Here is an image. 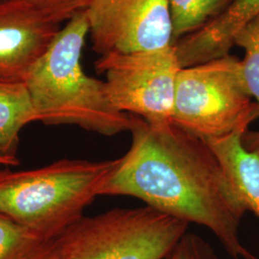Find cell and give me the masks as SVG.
Here are the masks:
<instances>
[{
    "label": "cell",
    "mask_w": 259,
    "mask_h": 259,
    "mask_svg": "<svg viewBox=\"0 0 259 259\" xmlns=\"http://www.w3.org/2000/svg\"><path fill=\"white\" fill-rule=\"evenodd\" d=\"M166 259H217V255L203 237L187 232Z\"/></svg>",
    "instance_id": "9a60e30c"
},
{
    "label": "cell",
    "mask_w": 259,
    "mask_h": 259,
    "mask_svg": "<svg viewBox=\"0 0 259 259\" xmlns=\"http://www.w3.org/2000/svg\"><path fill=\"white\" fill-rule=\"evenodd\" d=\"M89 36L85 9L69 19L25 81L37 114L45 125H75L106 137L131 132L139 116L118 111L105 81L83 71L81 59Z\"/></svg>",
    "instance_id": "7a4b0ae2"
},
{
    "label": "cell",
    "mask_w": 259,
    "mask_h": 259,
    "mask_svg": "<svg viewBox=\"0 0 259 259\" xmlns=\"http://www.w3.org/2000/svg\"><path fill=\"white\" fill-rule=\"evenodd\" d=\"M233 0H168L174 41L218 19ZM173 41V42H174Z\"/></svg>",
    "instance_id": "4fadbf2b"
},
{
    "label": "cell",
    "mask_w": 259,
    "mask_h": 259,
    "mask_svg": "<svg viewBox=\"0 0 259 259\" xmlns=\"http://www.w3.org/2000/svg\"><path fill=\"white\" fill-rule=\"evenodd\" d=\"M37 121L25 83L0 82V157H17L20 131Z\"/></svg>",
    "instance_id": "8fae6325"
},
{
    "label": "cell",
    "mask_w": 259,
    "mask_h": 259,
    "mask_svg": "<svg viewBox=\"0 0 259 259\" xmlns=\"http://www.w3.org/2000/svg\"><path fill=\"white\" fill-rule=\"evenodd\" d=\"M189 224L145 205L84 216L59 235L63 259H166Z\"/></svg>",
    "instance_id": "5b68a950"
},
{
    "label": "cell",
    "mask_w": 259,
    "mask_h": 259,
    "mask_svg": "<svg viewBox=\"0 0 259 259\" xmlns=\"http://www.w3.org/2000/svg\"><path fill=\"white\" fill-rule=\"evenodd\" d=\"M95 70L106 75L112 105L152 125L172 122L178 74L182 69L173 45L130 53H110L96 60Z\"/></svg>",
    "instance_id": "8992f818"
},
{
    "label": "cell",
    "mask_w": 259,
    "mask_h": 259,
    "mask_svg": "<svg viewBox=\"0 0 259 259\" xmlns=\"http://www.w3.org/2000/svg\"><path fill=\"white\" fill-rule=\"evenodd\" d=\"M89 36L98 55L173 45L168 0H89Z\"/></svg>",
    "instance_id": "52a82bcc"
},
{
    "label": "cell",
    "mask_w": 259,
    "mask_h": 259,
    "mask_svg": "<svg viewBox=\"0 0 259 259\" xmlns=\"http://www.w3.org/2000/svg\"><path fill=\"white\" fill-rule=\"evenodd\" d=\"M34 4L41 5L48 8L67 10L72 13H78L87 8L89 0H24Z\"/></svg>",
    "instance_id": "2e32d148"
},
{
    "label": "cell",
    "mask_w": 259,
    "mask_h": 259,
    "mask_svg": "<svg viewBox=\"0 0 259 259\" xmlns=\"http://www.w3.org/2000/svg\"><path fill=\"white\" fill-rule=\"evenodd\" d=\"M75 14L24 0H1L0 82L25 83L34 65Z\"/></svg>",
    "instance_id": "ba28073f"
},
{
    "label": "cell",
    "mask_w": 259,
    "mask_h": 259,
    "mask_svg": "<svg viewBox=\"0 0 259 259\" xmlns=\"http://www.w3.org/2000/svg\"><path fill=\"white\" fill-rule=\"evenodd\" d=\"M0 1H1V0H0Z\"/></svg>",
    "instance_id": "d6986e66"
},
{
    "label": "cell",
    "mask_w": 259,
    "mask_h": 259,
    "mask_svg": "<svg viewBox=\"0 0 259 259\" xmlns=\"http://www.w3.org/2000/svg\"><path fill=\"white\" fill-rule=\"evenodd\" d=\"M117 161L65 158L32 170L0 169V214L40 234L58 235L100 196Z\"/></svg>",
    "instance_id": "3957f363"
},
{
    "label": "cell",
    "mask_w": 259,
    "mask_h": 259,
    "mask_svg": "<svg viewBox=\"0 0 259 259\" xmlns=\"http://www.w3.org/2000/svg\"><path fill=\"white\" fill-rule=\"evenodd\" d=\"M242 133L208 140L247 209L259 218V151L242 144Z\"/></svg>",
    "instance_id": "30bf717a"
},
{
    "label": "cell",
    "mask_w": 259,
    "mask_h": 259,
    "mask_svg": "<svg viewBox=\"0 0 259 259\" xmlns=\"http://www.w3.org/2000/svg\"><path fill=\"white\" fill-rule=\"evenodd\" d=\"M19 164L17 157H0V166H19Z\"/></svg>",
    "instance_id": "e0dca14e"
},
{
    "label": "cell",
    "mask_w": 259,
    "mask_h": 259,
    "mask_svg": "<svg viewBox=\"0 0 259 259\" xmlns=\"http://www.w3.org/2000/svg\"><path fill=\"white\" fill-rule=\"evenodd\" d=\"M240 257H242L243 259H259L254 254H252L250 251L246 250L245 248L243 249L242 252H241Z\"/></svg>",
    "instance_id": "ac0fdd59"
},
{
    "label": "cell",
    "mask_w": 259,
    "mask_h": 259,
    "mask_svg": "<svg viewBox=\"0 0 259 259\" xmlns=\"http://www.w3.org/2000/svg\"><path fill=\"white\" fill-rule=\"evenodd\" d=\"M259 118L242 64L234 56L182 68L178 74L172 122L205 141L245 134Z\"/></svg>",
    "instance_id": "277c9868"
},
{
    "label": "cell",
    "mask_w": 259,
    "mask_h": 259,
    "mask_svg": "<svg viewBox=\"0 0 259 259\" xmlns=\"http://www.w3.org/2000/svg\"><path fill=\"white\" fill-rule=\"evenodd\" d=\"M60 234H40L0 214V259H63Z\"/></svg>",
    "instance_id": "7c38bea8"
},
{
    "label": "cell",
    "mask_w": 259,
    "mask_h": 259,
    "mask_svg": "<svg viewBox=\"0 0 259 259\" xmlns=\"http://www.w3.org/2000/svg\"><path fill=\"white\" fill-rule=\"evenodd\" d=\"M234 46L245 50V57L241 61L244 79L252 98L259 105V15L236 34ZM241 140L248 151H259V131L248 130Z\"/></svg>",
    "instance_id": "5bb4252c"
},
{
    "label": "cell",
    "mask_w": 259,
    "mask_h": 259,
    "mask_svg": "<svg viewBox=\"0 0 259 259\" xmlns=\"http://www.w3.org/2000/svg\"><path fill=\"white\" fill-rule=\"evenodd\" d=\"M258 15L259 0H233L218 19L173 42L181 68L229 55L236 34Z\"/></svg>",
    "instance_id": "9c48e42d"
},
{
    "label": "cell",
    "mask_w": 259,
    "mask_h": 259,
    "mask_svg": "<svg viewBox=\"0 0 259 259\" xmlns=\"http://www.w3.org/2000/svg\"><path fill=\"white\" fill-rule=\"evenodd\" d=\"M129 151L100 196H131L160 212L208 229L229 255L239 259L241 220L248 211L220 159L204 139L173 122L139 117Z\"/></svg>",
    "instance_id": "6da1fadb"
}]
</instances>
